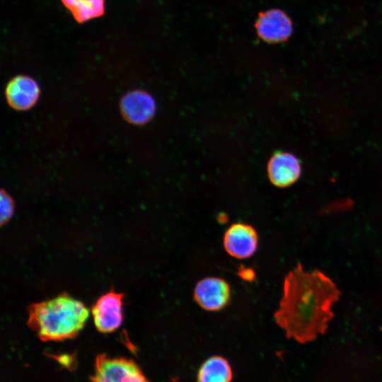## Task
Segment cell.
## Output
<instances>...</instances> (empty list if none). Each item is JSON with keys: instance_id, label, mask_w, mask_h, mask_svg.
I'll list each match as a JSON object with an SVG mask.
<instances>
[{"instance_id": "4", "label": "cell", "mask_w": 382, "mask_h": 382, "mask_svg": "<svg viewBox=\"0 0 382 382\" xmlns=\"http://www.w3.org/2000/svg\"><path fill=\"white\" fill-rule=\"evenodd\" d=\"M124 294L111 290L102 295L91 308L96 329L103 333L116 330L123 320Z\"/></svg>"}, {"instance_id": "11", "label": "cell", "mask_w": 382, "mask_h": 382, "mask_svg": "<svg viewBox=\"0 0 382 382\" xmlns=\"http://www.w3.org/2000/svg\"><path fill=\"white\" fill-rule=\"evenodd\" d=\"M232 370L228 361L220 356L207 359L200 366L197 382H231Z\"/></svg>"}, {"instance_id": "6", "label": "cell", "mask_w": 382, "mask_h": 382, "mask_svg": "<svg viewBox=\"0 0 382 382\" xmlns=\"http://www.w3.org/2000/svg\"><path fill=\"white\" fill-rule=\"evenodd\" d=\"M231 288L224 279L207 277L197 282L193 298L197 305L207 311H218L225 308L231 299Z\"/></svg>"}, {"instance_id": "14", "label": "cell", "mask_w": 382, "mask_h": 382, "mask_svg": "<svg viewBox=\"0 0 382 382\" xmlns=\"http://www.w3.org/2000/svg\"><path fill=\"white\" fill-rule=\"evenodd\" d=\"M239 275L243 279L250 281L254 277V272L249 268H242L239 271Z\"/></svg>"}, {"instance_id": "1", "label": "cell", "mask_w": 382, "mask_h": 382, "mask_svg": "<svg viewBox=\"0 0 382 382\" xmlns=\"http://www.w3.org/2000/svg\"><path fill=\"white\" fill-rule=\"evenodd\" d=\"M340 291L321 271H305L301 263L285 276L275 323L287 338L302 344L313 341L325 332L333 318L332 305Z\"/></svg>"}, {"instance_id": "5", "label": "cell", "mask_w": 382, "mask_h": 382, "mask_svg": "<svg viewBox=\"0 0 382 382\" xmlns=\"http://www.w3.org/2000/svg\"><path fill=\"white\" fill-rule=\"evenodd\" d=\"M120 112L123 119L133 125H144L154 117L156 104L154 98L143 90L127 92L120 100Z\"/></svg>"}, {"instance_id": "2", "label": "cell", "mask_w": 382, "mask_h": 382, "mask_svg": "<svg viewBox=\"0 0 382 382\" xmlns=\"http://www.w3.org/2000/svg\"><path fill=\"white\" fill-rule=\"evenodd\" d=\"M28 325L43 341L75 337L83 328L89 312L86 306L66 293L28 307Z\"/></svg>"}, {"instance_id": "10", "label": "cell", "mask_w": 382, "mask_h": 382, "mask_svg": "<svg viewBox=\"0 0 382 382\" xmlns=\"http://www.w3.org/2000/svg\"><path fill=\"white\" fill-rule=\"evenodd\" d=\"M259 35L266 41L277 42L286 40L292 33V24L282 11L272 9L260 16L256 24Z\"/></svg>"}, {"instance_id": "13", "label": "cell", "mask_w": 382, "mask_h": 382, "mask_svg": "<svg viewBox=\"0 0 382 382\" xmlns=\"http://www.w3.org/2000/svg\"><path fill=\"white\" fill-rule=\"evenodd\" d=\"M1 225L6 224L13 216L15 202L11 195L3 189L1 190Z\"/></svg>"}, {"instance_id": "9", "label": "cell", "mask_w": 382, "mask_h": 382, "mask_svg": "<svg viewBox=\"0 0 382 382\" xmlns=\"http://www.w3.org/2000/svg\"><path fill=\"white\" fill-rule=\"evenodd\" d=\"M267 173L272 185L286 187L299 180L301 173V164L294 154L277 151L268 161Z\"/></svg>"}, {"instance_id": "7", "label": "cell", "mask_w": 382, "mask_h": 382, "mask_svg": "<svg viewBox=\"0 0 382 382\" xmlns=\"http://www.w3.org/2000/svg\"><path fill=\"white\" fill-rule=\"evenodd\" d=\"M40 87L33 77L18 74L11 79L6 85L4 93L8 106L17 111L33 108L40 96Z\"/></svg>"}, {"instance_id": "8", "label": "cell", "mask_w": 382, "mask_h": 382, "mask_svg": "<svg viewBox=\"0 0 382 382\" xmlns=\"http://www.w3.org/2000/svg\"><path fill=\"white\" fill-rule=\"evenodd\" d=\"M257 231L247 224H233L224 234L223 245L226 252L236 259L251 257L257 250Z\"/></svg>"}, {"instance_id": "12", "label": "cell", "mask_w": 382, "mask_h": 382, "mask_svg": "<svg viewBox=\"0 0 382 382\" xmlns=\"http://www.w3.org/2000/svg\"><path fill=\"white\" fill-rule=\"evenodd\" d=\"M75 21L83 23L104 15L105 0H61Z\"/></svg>"}, {"instance_id": "3", "label": "cell", "mask_w": 382, "mask_h": 382, "mask_svg": "<svg viewBox=\"0 0 382 382\" xmlns=\"http://www.w3.org/2000/svg\"><path fill=\"white\" fill-rule=\"evenodd\" d=\"M92 382H148L132 360L112 358L105 354L96 357Z\"/></svg>"}]
</instances>
